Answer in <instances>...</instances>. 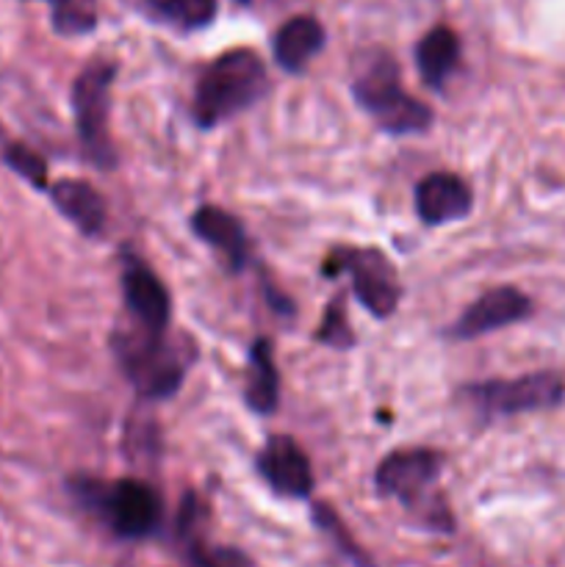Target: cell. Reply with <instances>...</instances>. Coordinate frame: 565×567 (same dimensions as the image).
<instances>
[{
    "instance_id": "cell-4",
    "label": "cell",
    "mask_w": 565,
    "mask_h": 567,
    "mask_svg": "<svg viewBox=\"0 0 565 567\" xmlns=\"http://www.w3.org/2000/svg\"><path fill=\"white\" fill-rule=\"evenodd\" d=\"M441 454L432 449H402L377 465L374 487L388 498H397L408 509L427 520L432 529H452L449 509L432 496L438 476H441Z\"/></svg>"
},
{
    "instance_id": "cell-5",
    "label": "cell",
    "mask_w": 565,
    "mask_h": 567,
    "mask_svg": "<svg viewBox=\"0 0 565 567\" xmlns=\"http://www.w3.org/2000/svg\"><path fill=\"white\" fill-rule=\"evenodd\" d=\"M70 491L86 507L97 513L109 524L114 535L125 540H142L150 537L161 524V498L150 485L136 480H122L114 485H103L94 480H72Z\"/></svg>"
},
{
    "instance_id": "cell-18",
    "label": "cell",
    "mask_w": 565,
    "mask_h": 567,
    "mask_svg": "<svg viewBox=\"0 0 565 567\" xmlns=\"http://www.w3.org/2000/svg\"><path fill=\"white\" fill-rule=\"evenodd\" d=\"M147 9L181 31H197L216 17V0H147Z\"/></svg>"
},
{
    "instance_id": "cell-11",
    "label": "cell",
    "mask_w": 565,
    "mask_h": 567,
    "mask_svg": "<svg viewBox=\"0 0 565 567\" xmlns=\"http://www.w3.org/2000/svg\"><path fill=\"white\" fill-rule=\"evenodd\" d=\"M258 471L266 485L286 498H308L314 493V471L302 449L288 435H271L258 454Z\"/></svg>"
},
{
    "instance_id": "cell-21",
    "label": "cell",
    "mask_w": 565,
    "mask_h": 567,
    "mask_svg": "<svg viewBox=\"0 0 565 567\" xmlns=\"http://www.w3.org/2000/svg\"><path fill=\"white\" fill-rule=\"evenodd\" d=\"M6 164L17 172L20 177H25L33 188H48V164L39 153H33L25 144H11L6 150Z\"/></svg>"
},
{
    "instance_id": "cell-6",
    "label": "cell",
    "mask_w": 565,
    "mask_h": 567,
    "mask_svg": "<svg viewBox=\"0 0 565 567\" xmlns=\"http://www.w3.org/2000/svg\"><path fill=\"white\" fill-rule=\"evenodd\" d=\"M116 64L109 59H92L72 83V114L83 150L100 169H114L116 150L109 133L111 86Z\"/></svg>"
},
{
    "instance_id": "cell-23",
    "label": "cell",
    "mask_w": 565,
    "mask_h": 567,
    "mask_svg": "<svg viewBox=\"0 0 565 567\" xmlns=\"http://www.w3.org/2000/svg\"><path fill=\"white\" fill-rule=\"evenodd\" d=\"M194 559L199 567H255L236 548H203L194 546Z\"/></svg>"
},
{
    "instance_id": "cell-8",
    "label": "cell",
    "mask_w": 565,
    "mask_h": 567,
    "mask_svg": "<svg viewBox=\"0 0 565 567\" xmlns=\"http://www.w3.org/2000/svg\"><path fill=\"white\" fill-rule=\"evenodd\" d=\"M349 275L358 302L377 319L393 316L399 305L397 269L380 249L341 247L325 258V275Z\"/></svg>"
},
{
    "instance_id": "cell-13",
    "label": "cell",
    "mask_w": 565,
    "mask_h": 567,
    "mask_svg": "<svg viewBox=\"0 0 565 567\" xmlns=\"http://www.w3.org/2000/svg\"><path fill=\"white\" fill-rule=\"evenodd\" d=\"M192 230L203 238L208 247H214L216 252L225 255V260L230 264L233 271L242 269L247 264L249 244L244 236L242 221L233 214H227L225 208H216V205H203L192 214Z\"/></svg>"
},
{
    "instance_id": "cell-2",
    "label": "cell",
    "mask_w": 565,
    "mask_h": 567,
    "mask_svg": "<svg viewBox=\"0 0 565 567\" xmlns=\"http://www.w3.org/2000/svg\"><path fill=\"white\" fill-rule=\"evenodd\" d=\"M266 89V66L247 48L227 50L210 61L194 89L192 114L199 127H216L249 109Z\"/></svg>"
},
{
    "instance_id": "cell-7",
    "label": "cell",
    "mask_w": 565,
    "mask_h": 567,
    "mask_svg": "<svg viewBox=\"0 0 565 567\" xmlns=\"http://www.w3.org/2000/svg\"><path fill=\"white\" fill-rule=\"evenodd\" d=\"M482 415H518L552 410L565 399V377L559 371H535L515 380H487L463 388Z\"/></svg>"
},
{
    "instance_id": "cell-10",
    "label": "cell",
    "mask_w": 565,
    "mask_h": 567,
    "mask_svg": "<svg viewBox=\"0 0 565 567\" xmlns=\"http://www.w3.org/2000/svg\"><path fill=\"white\" fill-rule=\"evenodd\" d=\"M122 299H125V310L127 316H131L133 324L153 332L170 330V291H166L164 282L155 277V271L147 269L142 260L125 258V269H122Z\"/></svg>"
},
{
    "instance_id": "cell-1",
    "label": "cell",
    "mask_w": 565,
    "mask_h": 567,
    "mask_svg": "<svg viewBox=\"0 0 565 567\" xmlns=\"http://www.w3.org/2000/svg\"><path fill=\"white\" fill-rule=\"evenodd\" d=\"M116 360L142 396L166 399L181 388L188 363L194 360L192 343L170 338L166 332L144 330L133 324L122 327L111 338Z\"/></svg>"
},
{
    "instance_id": "cell-16",
    "label": "cell",
    "mask_w": 565,
    "mask_h": 567,
    "mask_svg": "<svg viewBox=\"0 0 565 567\" xmlns=\"http://www.w3.org/2000/svg\"><path fill=\"white\" fill-rule=\"evenodd\" d=\"M244 399H247V408L258 415H271L280 404V374L271 358L269 338H258L249 349Z\"/></svg>"
},
{
    "instance_id": "cell-3",
    "label": "cell",
    "mask_w": 565,
    "mask_h": 567,
    "mask_svg": "<svg viewBox=\"0 0 565 567\" xmlns=\"http://www.w3.org/2000/svg\"><path fill=\"white\" fill-rule=\"evenodd\" d=\"M352 97L360 109L393 136L421 133L432 125V111L408 94L399 81V64L386 50H371L369 59L358 61L352 78Z\"/></svg>"
},
{
    "instance_id": "cell-20",
    "label": "cell",
    "mask_w": 565,
    "mask_h": 567,
    "mask_svg": "<svg viewBox=\"0 0 565 567\" xmlns=\"http://www.w3.org/2000/svg\"><path fill=\"white\" fill-rule=\"evenodd\" d=\"M316 341L327 343L332 349H349L355 343L352 330H349L347 321V308H343V297L338 293L325 310V319H321L319 332H316Z\"/></svg>"
},
{
    "instance_id": "cell-17",
    "label": "cell",
    "mask_w": 565,
    "mask_h": 567,
    "mask_svg": "<svg viewBox=\"0 0 565 567\" xmlns=\"http://www.w3.org/2000/svg\"><path fill=\"white\" fill-rule=\"evenodd\" d=\"M460 59V39L452 28L435 25L424 33L415 48V64H419L421 81L432 89H443L446 78L452 75Z\"/></svg>"
},
{
    "instance_id": "cell-12",
    "label": "cell",
    "mask_w": 565,
    "mask_h": 567,
    "mask_svg": "<svg viewBox=\"0 0 565 567\" xmlns=\"http://www.w3.org/2000/svg\"><path fill=\"white\" fill-rule=\"evenodd\" d=\"M471 188L452 172H432L415 186V210L424 225H449L471 214Z\"/></svg>"
},
{
    "instance_id": "cell-15",
    "label": "cell",
    "mask_w": 565,
    "mask_h": 567,
    "mask_svg": "<svg viewBox=\"0 0 565 567\" xmlns=\"http://www.w3.org/2000/svg\"><path fill=\"white\" fill-rule=\"evenodd\" d=\"M50 199L61 210L64 219H70L83 236H100L105 227V203L97 188L86 181L64 177V181L50 186Z\"/></svg>"
},
{
    "instance_id": "cell-24",
    "label": "cell",
    "mask_w": 565,
    "mask_h": 567,
    "mask_svg": "<svg viewBox=\"0 0 565 567\" xmlns=\"http://www.w3.org/2000/svg\"><path fill=\"white\" fill-rule=\"evenodd\" d=\"M238 3H249V0H238Z\"/></svg>"
},
{
    "instance_id": "cell-19",
    "label": "cell",
    "mask_w": 565,
    "mask_h": 567,
    "mask_svg": "<svg viewBox=\"0 0 565 567\" xmlns=\"http://www.w3.org/2000/svg\"><path fill=\"white\" fill-rule=\"evenodd\" d=\"M53 9V28L64 37L89 33L97 22L94 17V0H48Z\"/></svg>"
},
{
    "instance_id": "cell-14",
    "label": "cell",
    "mask_w": 565,
    "mask_h": 567,
    "mask_svg": "<svg viewBox=\"0 0 565 567\" xmlns=\"http://www.w3.org/2000/svg\"><path fill=\"white\" fill-rule=\"evenodd\" d=\"M327 37L325 28L316 17L299 14L291 17L288 22H282L275 33V42H271V50H275V61L286 72H302L305 66L310 64L314 55L321 53Z\"/></svg>"
},
{
    "instance_id": "cell-9",
    "label": "cell",
    "mask_w": 565,
    "mask_h": 567,
    "mask_svg": "<svg viewBox=\"0 0 565 567\" xmlns=\"http://www.w3.org/2000/svg\"><path fill=\"white\" fill-rule=\"evenodd\" d=\"M530 313L532 302L524 291L513 286L493 288V291L482 293L480 299H474L465 308V313L449 327L446 336L454 338V341H471V338H482L487 332L515 324V321L526 319Z\"/></svg>"
},
{
    "instance_id": "cell-22",
    "label": "cell",
    "mask_w": 565,
    "mask_h": 567,
    "mask_svg": "<svg viewBox=\"0 0 565 567\" xmlns=\"http://www.w3.org/2000/svg\"><path fill=\"white\" fill-rule=\"evenodd\" d=\"M314 518H316V524H319L321 529H325L327 535H330L332 540H336L338 546H341V551L347 554V557L352 559V563L369 567V565H366L363 554L358 551V546H355V543H352V537L347 535V529H343V524H341V520H338V515L332 513V509L327 507V504H316V507H314Z\"/></svg>"
}]
</instances>
